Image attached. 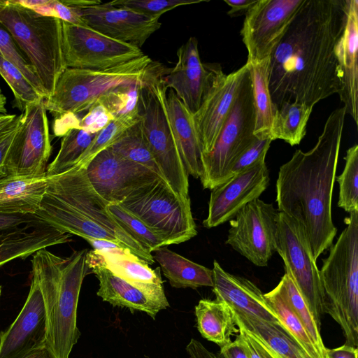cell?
Masks as SVG:
<instances>
[{
	"mask_svg": "<svg viewBox=\"0 0 358 358\" xmlns=\"http://www.w3.org/2000/svg\"><path fill=\"white\" fill-rule=\"evenodd\" d=\"M255 124L253 86L248 69L213 149L201 155L200 180L204 189L212 190L227 180L236 159L258 140L254 135Z\"/></svg>",
	"mask_w": 358,
	"mask_h": 358,
	"instance_id": "obj_9",
	"label": "cell"
},
{
	"mask_svg": "<svg viewBox=\"0 0 358 358\" xmlns=\"http://www.w3.org/2000/svg\"><path fill=\"white\" fill-rule=\"evenodd\" d=\"M345 115L344 107L334 110L315 146L296 150L280 167L276 180L278 211L303 229L315 262L337 233L331 201Z\"/></svg>",
	"mask_w": 358,
	"mask_h": 358,
	"instance_id": "obj_2",
	"label": "cell"
},
{
	"mask_svg": "<svg viewBox=\"0 0 358 358\" xmlns=\"http://www.w3.org/2000/svg\"><path fill=\"white\" fill-rule=\"evenodd\" d=\"M108 148L118 155L149 168L164 178L144 138L140 121L127 129Z\"/></svg>",
	"mask_w": 358,
	"mask_h": 358,
	"instance_id": "obj_36",
	"label": "cell"
},
{
	"mask_svg": "<svg viewBox=\"0 0 358 358\" xmlns=\"http://www.w3.org/2000/svg\"><path fill=\"white\" fill-rule=\"evenodd\" d=\"M202 358H220V357H218L217 356H216L214 354H210V355H208Z\"/></svg>",
	"mask_w": 358,
	"mask_h": 358,
	"instance_id": "obj_58",
	"label": "cell"
},
{
	"mask_svg": "<svg viewBox=\"0 0 358 358\" xmlns=\"http://www.w3.org/2000/svg\"><path fill=\"white\" fill-rule=\"evenodd\" d=\"M265 299L282 325L300 343L313 358H324L318 350L303 323L288 304L280 283L264 294Z\"/></svg>",
	"mask_w": 358,
	"mask_h": 358,
	"instance_id": "obj_34",
	"label": "cell"
},
{
	"mask_svg": "<svg viewBox=\"0 0 358 358\" xmlns=\"http://www.w3.org/2000/svg\"><path fill=\"white\" fill-rule=\"evenodd\" d=\"M85 166L94 189L109 203H119L136 189L163 178L149 168L118 155L109 148L101 151Z\"/></svg>",
	"mask_w": 358,
	"mask_h": 358,
	"instance_id": "obj_17",
	"label": "cell"
},
{
	"mask_svg": "<svg viewBox=\"0 0 358 358\" xmlns=\"http://www.w3.org/2000/svg\"><path fill=\"white\" fill-rule=\"evenodd\" d=\"M47 191L106 229L134 255L148 264L155 263L152 254L108 213L106 207L109 203L94 189L87 176L85 166L76 165L63 173L48 176Z\"/></svg>",
	"mask_w": 358,
	"mask_h": 358,
	"instance_id": "obj_10",
	"label": "cell"
},
{
	"mask_svg": "<svg viewBox=\"0 0 358 358\" xmlns=\"http://www.w3.org/2000/svg\"><path fill=\"white\" fill-rule=\"evenodd\" d=\"M52 152L45 99L25 106L6 162V176L38 177L46 175Z\"/></svg>",
	"mask_w": 358,
	"mask_h": 358,
	"instance_id": "obj_12",
	"label": "cell"
},
{
	"mask_svg": "<svg viewBox=\"0 0 358 358\" xmlns=\"http://www.w3.org/2000/svg\"><path fill=\"white\" fill-rule=\"evenodd\" d=\"M208 68L206 90L199 109L192 114L202 155L213 149L249 65L246 62L228 75L224 73L219 64H208Z\"/></svg>",
	"mask_w": 358,
	"mask_h": 358,
	"instance_id": "obj_15",
	"label": "cell"
},
{
	"mask_svg": "<svg viewBox=\"0 0 358 358\" xmlns=\"http://www.w3.org/2000/svg\"><path fill=\"white\" fill-rule=\"evenodd\" d=\"M87 264L90 273H93L99 281L96 294L103 301L114 306L143 311L153 319L161 310L169 306V304L162 302L129 281L115 275L105 266L87 262Z\"/></svg>",
	"mask_w": 358,
	"mask_h": 358,
	"instance_id": "obj_26",
	"label": "cell"
},
{
	"mask_svg": "<svg viewBox=\"0 0 358 358\" xmlns=\"http://www.w3.org/2000/svg\"><path fill=\"white\" fill-rule=\"evenodd\" d=\"M85 240L88 242L94 250H104L120 246L114 242L104 239L86 238Z\"/></svg>",
	"mask_w": 358,
	"mask_h": 358,
	"instance_id": "obj_54",
	"label": "cell"
},
{
	"mask_svg": "<svg viewBox=\"0 0 358 358\" xmlns=\"http://www.w3.org/2000/svg\"><path fill=\"white\" fill-rule=\"evenodd\" d=\"M95 136L80 129H69L62 136L57 155L47 167L46 176L59 175L74 167Z\"/></svg>",
	"mask_w": 358,
	"mask_h": 358,
	"instance_id": "obj_35",
	"label": "cell"
},
{
	"mask_svg": "<svg viewBox=\"0 0 358 358\" xmlns=\"http://www.w3.org/2000/svg\"><path fill=\"white\" fill-rule=\"evenodd\" d=\"M344 219L346 227L323 260L320 277L323 311L341 327L345 345L358 347V210Z\"/></svg>",
	"mask_w": 358,
	"mask_h": 358,
	"instance_id": "obj_4",
	"label": "cell"
},
{
	"mask_svg": "<svg viewBox=\"0 0 358 358\" xmlns=\"http://www.w3.org/2000/svg\"><path fill=\"white\" fill-rule=\"evenodd\" d=\"M114 120L113 115L101 103L96 101L85 115L76 119L73 128L96 134Z\"/></svg>",
	"mask_w": 358,
	"mask_h": 358,
	"instance_id": "obj_45",
	"label": "cell"
},
{
	"mask_svg": "<svg viewBox=\"0 0 358 358\" xmlns=\"http://www.w3.org/2000/svg\"><path fill=\"white\" fill-rule=\"evenodd\" d=\"M198 331L204 338L222 348L238 333L231 308L217 300L201 299L195 306Z\"/></svg>",
	"mask_w": 358,
	"mask_h": 358,
	"instance_id": "obj_31",
	"label": "cell"
},
{
	"mask_svg": "<svg viewBox=\"0 0 358 358\" xmlns=\"http://www.w3.org/2000/svg\"><path fill=\"white\" fill-rule=\"evenodd\" d=\"M6 98L3 94L1 89L0 87V114L6 115L7 114V110L6 108Z\"/></svg>",
	"mask_w": 358,
	"mask_h": 358,
	"instance_id": "obj_57",
	"label": "cell"
},
{
	"mask_svg": "<svg viewBox=\"0 0 358 358\" xmlns=\"http://www.w3.org/2000/svg\"><path fill=\"white\" fill-rule=\"evenodd\" d=\"M338 94L349 114L358 124V1L347 0V19L336 46Z\"/></svg>",
	"mask_w": 358,
	"mask_h": 358,
	"instance_id": "obj_23",
	"label": "cell"
},
{
	"mask_svg": "<svg viewBox=\"0 0 358 358\" xmlns=\"http://www.w3.org/2000/svg\"><path fill=\"white\" fill-rule=\"evenodd\" d=\"M166 108L178 150L188 175L200 178L202 174V152L195 129L193 115L176 96L167 90Z\"/></svg>",
	"mask_w": 358,
	"mask_h": 358,
	"instance_id": "obj_27",
	"label": "cell"
},
{
	"mask_svg": "<svg viewBox=\"0 0 358 358\" xmlns=\"http://www.w3.org/2000/svg\"><path fill=\"white\" fill-rule=\"evenodd\" d=\"M231 310L236 325L259 338L279 358H313L281 323L267 322L243 311Z\"/></svg>",
	"mask_w": 358,
	"mask_h": 358,
	"instance_id": "obj_29",
	"label": "cell"
},
{
	"mask_svg": "<svg viewBox=\"0 0 358 358\" xmlns=\"http://www.w3.org/2000/svg\"><path fill=\"white\" fill-rule=\"evenodd\" d=\"M76 8L87 27L139 49L162 26L158 17H150L117 8L110 1L102 3L98 1L93 5Z\"/></svg>",
	"mask_w": 358,
	"mask_h": 358,
	"instance_id": "obj_20",
	"label": "cell"
},
{
	"mask_svg": "<svg viewBox=\"0 0 358 358\" xmlns=\"http://www.w3.org/2000/svg\"><path fill=\"white\" fill-rule=\"evenodd\" d=\"M269 181V171L262 160L213 189L203 225L210 229L230 221L245 205L259 197Z\"/></svg>",
	"mask_w": 358,
	"mask_h": 358,
	"instance_id": "obj_19",
	"label": "cell"
},
{
	"mask_svg": "<svg viewBox=\"0 0 358 358\" xmlns=\"http://www.w3.org/2000/svg\"><path fill=\"white\" fill-rule=\"evenodd\" d=\"M106 209L113 218L129 235L151 253L161 247L166 246L164 241L143 222L118 203H109Z\"/></svg>",
	"mask_w": 358,
	"mask_h": 358,
	"instance_id": "obj_38",
	"label": "cell"
},
{
	"mask_svg": "<svg viewBox=\"0 0 358 358\" xmlns=\"http://www.w3.org/2000/svg\"><path fill=\"white\" fill-rule=\"evenodd\" d=\"M279 283L288 304L303 323L320 352L324 358H327V348L321 337L320 327L317 324L308 306L293 280L285 273Z\"/></svg>",
	"mask_w": 358,
	"mask_h": 358,
	"instance_id": "obj_37",
	"label": "cell"
},
{
	"mask_svg": "<svg viewBox=\"0 0 358 358\" xmlns=\"http://www.w3.org/2000/svg\"><path fill=\"white\" fill-rule=\"evenodd\" d=\"M220 355L222 358H250L247 348L239 334L236 335L235 341L220 348Z\"/></svg>",
	"mask_w": 358,
	"mask_h": 358,
	"instance_id": "obj_49",
	"label": "cell"
},
{
	"mask_svg": "<svg viewBox=\"0 0 358 358\" xmlns=\"http://www.w3.org/2000/svg\"><path fill=\"white\" fill-rule=\"evenodd\" d=\"M357 348L345 344L326 351L327 358H357Z\"/></svg>",
	"mask_w": 358,
	"mask_h": 358,
	"instance_id": "obj_51",
	"label": "cell"
},
{
	"mask_svg": "<svg viewBox=\"0 0 358 358\" xmlns=\"http://www.w3.org/2000/svg\"><path fill=\"white\" fill-rule=\"evenodd\" d=\"M0 55L13 64L28 81L46 99L45 93L32 66L17 46L10 34L0 25Z\"/></svg>",
	"mask_w": 358,
	"mask_h": 358,
	"instance_id": "obj_43",
	"label": "cell"
},
{
	"mask_svg": "<svg viewBox=\"0 0 358 358\" xmlns=\"http://www.w3.org/2000/svg\"><path fill=\"white\" fill-rule=\"evenodd\" d=\"M347 19V0H305L269 62L268 86L278 108L297 101L310 107L337 94L336 46Z\"/></svg>",
	"mask_w": 358,
	"mask_h": 358,
	"instance_id": "obj_1",
	"label": "cell"
},
{
	"mask_svg": "<svg viewBox=\"0 0 358 358\" xmlns=\"http://www.w3.org/2000/svg\"><path fill=\"white\" fill-rule=\"evenodd\" d=\"M258 0H224L231 7L227 14L233 17L245 15L257 2Z\"/></svg>",
	"mask_w": 358,
	"mask_h": 358,
	"instance_id": "obj_50",
	"label": "cell"
},
{
	"mask_svg": "<svg viewBox=\"0 0 358 358\" xmlns=\"http://www.w3.org/2000/svg\"><path fill=\"white\" fill-rule=\"evenodd\" d=\"M20 116L6 114L0 119V142L17 125Z\"/></svg>",
	"mask_w": 358,
	"mask_h": 358,
	"instance_id": "obj_53",
	"label": "cell"
},
{
	"mask_svg": "<svg viewBox=\"0 0 358 358\" xmlns=\"http://www.w3.org/2000/svg\"><path fill=\"white\" fill-rule=\"evenodd\" d=\"M276 252L283 260L285 273L293 280L320 327L324 311L319 269L303 229L281 212L278 218Z\"/></svg>",
	"mask_w": 358,
	"mask_h": 358,
	"instance_id": "obj_11",
	"label": "cell"
},
{
	"mask_svg": "<svg viewBox=\"0 0 358 358\" xmlns=\"http://www.w3.org/2000/svg\"><path fill=\"white\" fill-rule=\"evenodd\" d=\"M166 69L158 64L141 87L140 122L164 180L176 193L189 197V175L182 162L166 108L167 89L162 78Z\"/></svg>",
	"mask_w": 358,
	"mask_h": 358,
	"instance_id": "obj_7",
	"label": "cell"
},
{
	"mask_svg": "<svg viewBox=\"0 0 358 358\" xmlns=\"http://www.w3.org/2000/svg\"><path fill=\"white\" fill-rule=\"evenodd\" d=\"M313 108L297 101L282 103L274 117L270 139L283 140L292 146L299 145L306 135Z\"/></svg>",
	"mask_w": 358,
	"mask_h": 358,
	"instance_id": "obj_33",
	"label": "cell"
},
{
	"mask_svg": "<svg viewBox=\"0 0 358 358\" xmlns=\"http://www.w3.org/2000/svg\"><path fill=\"white\" fill-rule=\"evenodd\" d=\"M0 25L34 68L48 99L66 69L62 20L38 14L15 0H0Z\"/></svg>",
	"mask_w": 358,
	"mask_h": 358,
	"instance_id": "obj_5",
	"label": "cell"
},
{
	"mask_svg": "<svg viewBox=\"0 0 358 358\" xmlns=\"http://www.w3.org/2000/svg\"><path fill=\"white\" fill-rule=\"evenodd\" d=\"M0 75L11 89L17 107L22 111L27 104L45 99L22 72L0 55Z\"/></svg>",
	"mask_w": 358,
	"mask_h": 358,
	"instance_id": "obj_42",
	"label": "cell"
},
{
	"mask_svg": "<svg viewBox=\"0 0 358 358\" xmlns=\"http://www.w3.org/2000/svg\"><path fill=\"white\" fill-rule=\"evenodd\" d=\"M157 63L144 55L112 68L89 70L66 68L59 76L45 106L57 117L77 116L117 87L145 83Z\"/></svg>",
	"mask_w": 358,
	"mask_h": 358,
	"instance_id": "obj_6",
	"label": "cell"
},
{
	"mask_svg": "<svg viewBox=\"0 0 358 358\" xmlns=\"http://www.w3.org/2000/svg\"><path fill=\"white\" fill-rule=\"evenodd\" d=\"M62 23L66 68L106 69L145 55L141 49L114 40L87 26Z\"/></svg>",
	"mask_w": 358,
	"mask_h": 358,
	"instance_id": "obj_13",
	"label": "cell"
},
{
	"mask_svg": "<svg viewBox=\"0 0 358 358\" xmlns=\"http://www.w3.org/2000/svg\"><path fill=\"white\" fill-rule=\"evenodd\" d=\"M177 57L176 65L166 69L162 79L166 89L173 90L185 107L194 114L201 103L208 84V63L201 62L198 40L193 36L178 48Z\"/></svg>",
	"mask_w": 358,
	"mask_h": 358,
	"instance_id": "obj_22",
	"label": "cell"
},
{
	"mask_svg": "<svg viewBox=\"0 0 358 358\" xmlns=\"http://www.w3.org/2000/svg\"><path fill=\"white\" fill-rule=\"evenodd\" d=\"M279 211L258 199L245 205L230 220L226 243L257 266H266L276 252Z\"/></svg>",
	"mask_w": 358,
	"mask_h": 358,
	"instance_id": "obj_14",
	"label": "cell"
},
{
	"mask_svg": "<svg viewBox=\"0 0 358 358\" xmlns=\"http://www.w3.org/2000/svg\"><path fill=\"white\" fill-rule=\"evenodd\" d=\"M145 83L117 87L100 96L96 101L101 103L115 119L139 114L140 92Z\"/></svg>",
	"mask_w": 358,
	"mask_h": 358,
	"instance_id": "obj_40",
	"label": "cell"
},
{
	"mask_svg": "<svg viewBox=\"0 0 358 358\" xmlns=\"http://www.w3.org/2000/svg\"><path fill=\"white\" fill-rule=\"evenodd\" d=\"M71 236L35 214H0V267L41 249L69 243Z\"/></svg>",
	"mask_w": 358,
	"mask_h": 358,
	"instance_id": "obj_18",
	"label": "cell"
},
{
	"mask_svg": "<svg viewBox=\"0 0 358 358\" xmlns=\"http://www.w3.org/2000/svg\"><path fill=\"white\" fill-rule=\"evenodd\" d=\"M1 178V177H0Z\"/></svg>",
	"mask_w": 358,
	"mask_h": 358,
	"instance_id": "obj_61",
	"label": "cell"
},
{
	"mask_svg": "<svg viewBox=\"0 0 358 358\" xmlns=\"http://www.w3.org/2000/svg\"><path fill=\"white\" fill-rule=\"evenodd\" d=\"M239 336L247 348L250 358H279L266 344L240 325Z\"/></svg>",
	"mask_w": 358,
	"mask_h": 358,
	"instance_id": "obj_48",
	"label": "cell"
},
{
	"mask_svg": "<svg viewBox=\"0 0 358 358\" xmlns=\"http://www.w3.org/2000/svg\"><path fill=\"white\" fill-rule=\"evenodd\" d=\"M47 317L37 282L31 278L29 292L15 321L0 333V358H22L45 347Z\"/></svg>",
	"mask_w": 358,
	"mask_h": 358,
	"instance_id": "obj_21",
	"label": "cell"
},
{
	"mask_svg": "<svg viewBox=\"0 0 358 358\" xmlns=\"http://www.w3.org/2000/svg\"><path fill=\"white\" fill-rule=\"evenodd\" d=\"M118 204L143 222L166 246L197 234L189 197L176 193L164 178L141 187Z\"/></svg>",
	"mask_w": 358,
	"mask_h": 358,
	"instance_id": "obj_8",
	"label": "cell"
},
{
	"mask_svg": "<svg viewBox=\"0 0 358 358\" xmlns=\"http://www.w3.org/2000/svg\"><path fill=\"white\" fill-rule=\"evenodd\" d=\"M140 120L139 112V114L117 118L112 121L106 128L96 134L76 165H86L98 153L110 147L127 129L139 122Z\"/></svg>",
	"mask_w": 358,
	"mask_h": 358,
	"instance_id": "obj_41",
	"label": "cell"
},
{
	"mask_svg": "<svg viewBox=\"0 0 358 358\" xmlns=\"http://www.w3.org/2000/svg\"><path fill=\"white\" fill-rule=\"evenodd\" d=\"M170 285L175 288L213 287V271L170 250L167 246L152 252Z\"/></svg>",
	"mask_w": 358,
	"mask_h": 358,
	"instance_id": "obj_30",
	"label": "cell"
},
{
	"mask_svg": "<svg viewBox=\"0 0 358 358\" xmlns=\"http://www.w3.org/2000/svg\"><path fill=\"white\" fill-rule=\"evenodd\" d=\"M48 185V176L0 178V214H35Z\"/></svg>",
	"mask_w": 358,
	"mask_h": 358,
	"instance_id": "obj_28",
	"label": "cell"
},
{
	"mask_svg": "<svg viewBox=\"0 0 358 358\" xmlns=\"http://www.w3.org/2000/svg\"><path fill=\"white\" fill-rule=\"evenodd\" d=\"M87 249L61 257L46 248L32 255L31 275L41 289L47 317L45 348L53 358H69L80 332L77 308L83 281L90 273Z\"/></svg>",
	"mask_w": 358,
	"mask_h": 358,
	"instance_id": "obj_3",
	"label": "cell"
},
{
	"mask_svg": "<svg viewBox=\"0 0 358 358\" xmlns=\"http://www.w3.org/2000/svg\"><path fill=\"white\" fill-rule=\"evenodd\" d=\"M1 286L0 285V296H1Z\"/></svg>",
	"mask_w": 358,
	"mask_h": 358,
	"instance_id": "obj_59",
	"label": "cell"
},
{
	"mask_svg": "<svg viewBox=\"0 0 358 358\" xmlns=\"http://www.w3.org/2000/svg\"><path fill=\"white\" fill-rule=\"evenodd\" d=\"M345 166L336 178L339 185L338 206L350 213L358 210V145L350 147L344 157Z\"/></svg>",
	"mask_w": 358,
	"mask_h": 358,
	"instance_id": "obj_39",
	"label": "cell"
},
{
	"mask_svg": "<svg viewBox=\"0 0 358 358\" xmlns=\"http://www.w3.org/2000/svg\"><path fill=\"white\" fill-rule=\"evenodd\" d=\"M33 10L42 15L58 18L63 22L87 26L78 9L67 5L64 1L49 0L47 4Z\"/></svg>",
	"mask_w": 358,
	"mask_h": 358,
	"instance_id": "obj_47",
	"label": "cell"
},
{
	"mask_svg": "<svg viewBox=\"0 0 358 358\" xmlns=\"http://www.w3.org/2000/svg\"><path fill=\"white\" fill-rule=\"evenodd\" d=\"M22 358H53L48 350L45 348L35 349Z\"/></svg>",
	"mask_w": 358,
	"mask_h": 358,
	"instance_id": "obj_56",
	"label": "cell"
},
{
	"mask_svg": "<svg viewBox=\"0 0 358 358\" xmlns=\"http://www.w3.org/2000/svg\"><path fill=\"white\" fill-rule=\"evenodd\" d=\"M3 115L0 114V119L3 117Z\"/></svg>",
	"mask_w": 358,
	"mask_h": 358,
	"instance_id": "obj_60",
	"label": "cell"
},
{
	"mask_svg": "<svg viewBox=\"0 0 358 358\" xmlns=\"http://www.w3.org/2000/svg\"><path fill=\"white\" fill-rule=\"evenodd\" d=\"M15 1L24 8L36 10L47 4L49 0H15Z\"/></svg>",
	"mask_w": 358,
	"mask_h": 358,
	"instance_id": "obj_55",
	"label": "cell"
},
{
	"mask_svg": "<svg viewBox=\"0 0 358 358\" xmlns=\"http://www.w3.org/2000/svg\"><path fill=\"white\" fill-rule=\"evenodd\" d=\"M305 0H258L248 11L241 31L254 64L270 57Z\"/></svg>",
	"mask_w": 358,
	"mask_h": 358,
	"instance_id": "obj_16",
	"label": "cell"
},
{
	"mask_svg": "<svg viewBox=\"0 0 358 358\" xmlns=\"http://www.w3.org/2000/svg\"><path fill=\"white\" fill-rule=\"evenodd\" d=\"M20 116V115H19ZM20 120V119H19ZM19 124V122H18ZM17 125L0 142V177L6 176L5 162L10 144L14 138Z\"/></svg>",
	"mask_w": 358,
	"mask_h": 358,
	"instance_id": "obj_52",
	"label": "cell"
},
{
	"mask_svg": "<svg viewBox=\"0 0 358 358\" xmlns=\"http://www.w3.org/2000/svg\"><path fill=\"white\" fill-rule=\"evenodd\" d=\"M269 62L270 57L254 64L247 62L253 86L255 113L254 135L259 140L270 139L273 121L278 110L269 90Z\"/></svg>",
	"mask_w": 358,
	"mask_h": 358,
	"instance_id": "obj_32",
	"label": "cell"
},
{
	"mask_svg": "<svg viewBox=\"0 0 358 358\" xmlns=\"http://www.w3.org/2000/svg\"><path fill=\"white\" fill-rule=\"evenodd\" d=\"M86 261L105 266L115 275L169 304L163 288L160 268L152 269L129 249L118 246L104 250H88Z\"/></svg>",
	"mask_w": 358,
	"mask_h": 358,
	"instance_id": "obj_24",
	"label": "cell"
},
{
	"mask_svg": "<svg viewBox=\"0 0 358 358\" xmlns=\"http://www.w3.org/2000/svg\"><path fill=\"white\" fill-rule=\"evenodd\" d=\"M203 0H114L110 3L117 8L132 10L150 17L161 15L178 6L199 3Z\"/></svg>",
	"mask_w": 358,
	"mask_h": 358,
	"instance_id": "obj_44",
	"label": "cell"
},
{
	"mask_svg": "<svg viewBox=\"0 0 358 358\" xmlns=\"http://www.w3.org/2000/svg\"><path fill=\"white\" fill-rule=\"evenodd\" d=\"M212 271L216 300L265 321L280 323L264 294L252 282L227 272L216 260Z\"/></svg>",
	"mask_w": 358,
	"mask_h": 358,
	"instance_id": "obj_25",
	"label": "cell"
},
{
	"mask_svg": "<svg viewBox=\"0 0 358 358\" xmlns=\"http://www.w3.org/2000/svg\"><path fill=\"white\" fill-rule=\"evenodd\" d=\"M271 141V139H258L247 148L233 164L227 180L254 164L265 160Z\"/></svg>",
	"mask_w": 358,
	"mask_h": 358,
	"instance_id": "obj_46",
	"label": "cell"
}]
</instances>
